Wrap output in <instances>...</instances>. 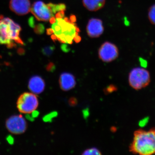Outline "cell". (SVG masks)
<instances>
[{"mask_svg": "<svg viewBox=\"0 0 155 155\" xmlns=\"http://www.w3.org/2000/svg\"><path fill=\"white\" fill-rule=\"evenodd\" d=\"M7 140L8 142L10 144H13L14 142V140L13 137L11 136H9L8 137H7Z\"/></svg>", "mask_w": 155, "mask_h": 155, "instance_id": "obj_23", "label": "cell"}, {"mask_svg": "<svg viewBox=\"0 0 155 155\" xmlns=\"http://www.w3.org/2000/svg\"><path fill=\"white\" fill-rule=\"evenodd\" d=\"M129 150L135 154H155V127L148 130L138 129L134 131Z\"/></svg>", "mask_w": 155, "mask_h": 155, "instance_id": "obj_2", "label": "cell"}, {"mask_svg": "<svg viewBox=\"0 0 155 155\" xmlns=\"http://www.w3.org/2000/svg\"><path fill=\"white\" fill-rule=\"evenodd\" d=\"M28 87L30 91L34 94H39L44 90V81L40 76H33L29 80Z\"/></svg>", "mask_w": 155, "mask_h": 155, "instance_id": "obj_12", "label": "cell"}, {"mask_svg": "<svg viewBox=\"0 0 155 155\" xmlns=\"http://www.w3.org/2000/svg\"><path fill=\"white\" fill-rule=\"evenodd\" d=\"M31 13L38 21H50L54 17L49 4H46L41 1H37L34 3L31 9Z\"/></svg>", "mask_w": 155, "mask_h": 155, "instance_id": "obj_6", "label": "cell"}, {"mask_svg": "<svg viewBox=\"0 0 155 155\" xmlns=\"http://www.w3.org/2000/svg\"><path fill=\"white\" fill-rule=\"evenodd\" d=\"M57 113L54 112L51 114H48L47 115L45 116L43 118V120L45 122H51L52 119L57 115Z\"/></svg>", "mask_w": 155, "mask_h": 155, "instance_id": "obj_18", "label": "cell"}, {"mask_svg": "<svg viewBox=\"0 0 155 155\" xmlns=\"http://www.w3.org/2000/svg\"><path fill=\"white\" fill-rule=\"evenodd\" d=\"M9 6L11 11L20 16L28 14L31 9L30 0H11Z\"/></svg>", "mask_w": 155, "mask_h": 155, "instance_id": "obj_9", "label": "cell"}, {"mask_svg": "<svg viewBox=\"0 0 155 155\" xmlns=\"http://www.w3.org/2000/svg\"><path fill=\"white\" fill-rule=\"evenodd\" d=\"M128 82L130 87L136 90L144 88L150 82V72L145 68L135 67L129 73Z\"/></svg>", "mask_w": 155, "mask_h": 155, "instance_id": "obj_4", "label": "cell"}, {"mask_svg": "<svg viewBox=\"0 0 155 155\" xmlns=\"http://www.w3.org/2000/svg\"><path fill=\"white\" fill-rule=\"evenodd\" d=\"M54 50V48L53 47L47 46L42 49V52L45 55L48 56L51 54Z\"/></svg>", "mask_w": 155, "mask_h": 155, "instance_id": "obj_17", "label": "cell"}, {"mask_svg": "<svg viewBox=\"0 0 155 155\" xmlns=\"http://www.w3.org/2000/svg\"><path fill=\"white\" fill-rule=\"evenodd\" d=\"M31 114V117L34 119V118H35V117H37L38 116L39 113L38 111L35 110L33 112H32Z\"/></svg>", "mask_w": 155, "mask_h": 155, "instance_id": "obj_24", "label": "cell"}, {"mask_svg": "<svg viewBox=\"0 0 155 155\" xmlns=\"http://www.w3.org/2000/svg\"><path fill=\"white\" fill-rule=\"evenodd\" d=\"M34 31L37 34L40 35L43 33L45 31V27L42 24H38L35 25L34 27Z\"/></svg>", "mask_w": 155, "mask_h": 155, "instance_id": "obj_16", "label": "cell"}, {"mask_svg": "<svg viewBox=\"0 0 155 155\" xmlns=\"http://www.w3.org/2000/svg\"><path fill=\"white\" fill-rule=\"evenodd\" d=\"M87 32L92 38L99 37L103 33L104 31L101 20L96 18H92L89 20L86 28Z\"/></svg>", "mask_w": 155, "mask_h": 155, "instance_id": "obj_10", "label": "cell"}, {"mask_svg": "<svg viewBox=\"0 0 155 155\" xmlns=\"http://www.w3.org/2000/svg\"><path fill=\"white\" fill-rule=\"evenodd\" d=\"M64 11L58 12L56 17H54L50 22L52 23L51 31L48 33L54 34L56 39L64 43L72 44L73 41H79L81 38L78 36L79 29L74 23L73 19L64 18Z\"/></svg>", "mask_w": 155, "mask_h": 155, "instance_id": "obj_1", "label": "cell"}, {"mask_svg": "<svg viewBox=\"0 0 155 155\" xmlns=\"http://www.w3.org/2000/svg\"><path fill=\"white\" fill-rule=\"evenodd\" d=\"M20 25L8 17L0 18V45H5L8 48L15 47L17 44L23 45L20 37Z\"/></svg>", "mask_w": 155, "mask_h": 155, "instance_id": "obj_3", "label": "cell"}, {"mask_svg": "<svg viewBox=\"0 0 155 155\" xmlns=\"http://www.w3.org/2000/svg\"><path fill=\"white\" fill-rule=\"evenodd\" d=\"M147 15L149 22L155 26V4H153L149 8Z\"/></svg>", "mask_w": 155, "mask_h": 155, "instance_id": "obj_14", "label": "cell"}, {"mask_svg": "<svg viewBox=\"0 0 155 155\" xmlns=\"http://www.w3.org/2000/svg\"><path fill=\"white\" fill-rule=\"evenodd\" d=\"M83 155H101V153L97 149L92 148L86 150L84 152Z\"/></svg>", "mask_w": 155, "mask_h": 155, "instance_id": "obj_15", "label": "cell"}, {"mask_svg": "<svg viewBox=\"0 0 155 155\" xmlns=\"http://www.w3.org/2000/svg\"><path fill=\"white\" fill-rule=\"evenodd\" d=\"M28 24L30 25L31 27V28H34V27L35 24V22L34 19L32 17H31V18H29L28 19Z\"/></svg>", "mask_w": 155, "mask_h": 155, "instance_id": "obj_21", "label": "cell"}, {"mask_svg": "<svg viewBox=\"0 0 155 155\" xmlns=\"http://www.w3.org/2000/svg\"><path fill=\"white\" fill-rule=\"evenodd\" d=\"M116 90V87L114 86V85H111L107 87L106 89L105 90V91L106 93H110L115 91Z\"/></svg>", "mask_w": 155, "mask_h": 155, "instance_id": "obj_19", "label": "cell"}, {"mask_svg": "<svg viewBox=\"0 0 155 155\" xmlns=\"http://www.w3.org/2000/svg\"><path fill=\"white\" fill-rule=\"evenodd\" d=\"M77 103V100H76L75 98H71L69 100V104L71 106H74L76 105Z\"/></svg>", "mask_w": 155, "mask_h": 155, "instance_id": "obj_20", "label": "cell"}, {"mask_svg": "<svg viewBox=\"0 0 155 155\" xmlns=\"http://www.w3.org/2000/svg\"><path fill=\"white\" fill-rule=\"evenodd\" d=\"M47 69L48 71H51L52 72L55 69V66L52 63H50L48 65L47 67L46 68Z\"/></svg>", "mask_w": 155, "mask_h": 155, "instance_id": "obj_22", "label": "cell"}, {"mask_svg": "<svg viewBox=\"0 0 155 155\" xmlns=\"http://www.w3.org/2000/svg\"><path fill=\"white\" fill-rule=\"evenodd\" d=\"M38 105V101L36 95L30 93L22 94L17 100V109L22 114H31Z\"/></svg>", "mask_w": 155, "mask_h": 155, "instance_id": "obj_5", "label": "cell"}, {"mask_svg": "<svg viewBox=\"0 0 155 155\" xmlns=\"http://www.w3.org/2000/svg\"><path fill=\"white\" fill-rule=\"evenodd\" d=\"M59 82L61 89L65 91L72 89L76 84L75 77L72 74L67 72L61 74Z\"/></svg>", "mask_w": 155, "mask_h": 155, "instance_id": "obj_11", "label": "cell"}, {"mask_svg": "<svg viewBox=\"0 0 155 155\" xmlns=\"http://www.w3.org/2000/svg\"><path fill=\"white\" fill-rule=\"evenodd\" d=\"M105 2L106 0H83V4L88 11H96L104 7Z\"/></svg>", "mask_w": 155, "mask_h": 155, "instance_id": "obj_13", "label": "cell"}, {"mask_svg": "<svg viewBox=\"0 0 155 155\" xmlns=\"http://www.w3.org/2000/svg\"><path fill=\"white\" fill-rule=\"evenodd\" d=\"M8 130L11 133L20 134L24 133L27 128V123L21 115L11 116L6 122Z\"/></svg>", "mask_w": 155, "mask_h": 155, "instance_id": "obj_7", "label": "cell"}, {"mask_svg": "<svg viewBox=\"0 0 155 155\" xmlns=\"http://www.w3.org/2000/svg\"><path fill=\"white\" fill-rule=\"evenodd\" d=\"M98 55L100 59L104 62H112L119 56V49L114 44L106 42L100 48Z\"/></svg>", "mask_w": 155, "mask_h": 155, "instance_id": "obj_8", "label": "cell"}]
</instances>
